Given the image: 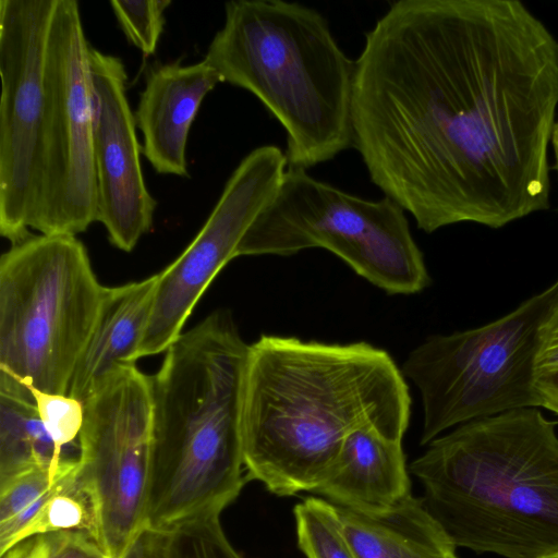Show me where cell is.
Instances as JSON below:
<instances>
[{
  "label": "cell",
  "instance_id": "obj_1",
  "mask_svg": "<svg viewBox=\"0 0 558 558\" xmlns=\"http://www.w3.org/2000/svg\"><path fill=\"white\" fill-rule=\"evenodd\" d=\"M353 145L418 229L549 206L558 41L517 0H400L355 60Z\"/></svg>",
  "mask_w": 558,
  "mask_h": 558
},
{
  "label": "cell",
  "instance_id": "obj_2",
  "mask_svg": "<svg viewBox=\"0 0 558 558\" xmlns=\"http://www.w3.org/2000/svg\"><path fill=\"white\" fill-rule=\"evenodd\" d=\"M410 393L388 352L264 335L248 345L241 399L247 480L277 496L315 490L347 437L373 426L402 440Z\"/></svg>",
  "mask_w": 558,
  "mask_h": 558
},
{
  "label": "cell",
  "instance_id": "obj_3",
  "mask_svg": "<svg viewBox=\"0 0 558 558\" xmlns=\"http://www.w3.org/2000/svg\"><path fill=\"white\" fill-rule=\"evenodd\" d=\"M409 469L457 547L504 558L558 553V435L538 408L461 424Z\"/></svg>",
  "mask_w": 558,
  "mask_h": 558
},
{
  "label": "cell",
  "instance_id": "obj_4",
  "mask_svg": "<svg viewBox=\"0 0 558 558\" xmlns=\"http://www.w3.org/2000/svg\"><path fill=\"white\" fill-rule=\"evenodd\" d=\"M248 345L232 314L217 310L167 349L151 376L145 527L221 513L247 481L241 399Z\"/></svg>",
  "mask_w": 558,
  "mask_h": 558
},
{
  "label": "cell",
  "instance_id": "obj_5",
  "mask_svg": "<svg viewBox=\"0 0 558 558\" xmlns=\"http://www.w3.org/2000/svg\"><path fill=\"white\" fill-rule=\"evenodd\" d=\"M204 60L279 121L288 167L307 170L353 145L355 60L317 10L281 0L229 1Z\"/></svg>",
  "mask_w": 558,
  "mask_h": 558
},
{
  "label": "cell",
  "instance_id": "obj_6",
  "mask_svg": "<svg viewBox=\"0 0 558 558\" xmlns=\"http://www.w3.org/2000/svg\"><path fill=\"white\" fill-rule=\"evenodd\" d=\"M106 288L76 235L11 244L0 259V393L68 396Z\"/></svg>",
  "mask_w": 558,
  "mask_h": 558
},
{
  "label": "cell",
  "instance_id": "obj_7",
  "mask_svg": "<svg viewBox=\"0 0 558 558\" xmlns=\"http://www.w3.org/2000/svg\"><path fill=\"white\" fill-rule=\"evenodd\" d=\"M404 209L385 196L369 201L288 167L282 182L241 240L235 257L289 256L320 247L390 294L429 284Z\"/></svg>",
  "mask_w": 558,
  "mask_h": 558
},
{
  "label": "cell",
  "instance_id": "obj_8",
  "mask_svg": "<svg viewBox=\"0 0 558 558\" xmlns=\"http://www.w3.org/2000/svg\"><path fill=\"white\" fill-rule=\"evenodd\" d=\"M557 304L558 277L507 315L430 336L408 355L402 374L421 395V445L477 418L539 408L534 385L539 332Z\"/></svg>",
  "mask_w": 558,
  "mask_h": 558
},
{
  "label": "cell",
  "instance_id": "obj_9",
  "mask_svg": "<svg viewBox=\"0 0 558 558\" xmlns=\"http://www.w3.org/2000/svg\"><path fill=\"white\" fill-rule=\"evenodd\" d=\"M89 44L75 0H57L45 51L44 172L32 229L76 235L97 221Z\"/></svg>",
  "mask_w": 558,
  "mask_h": 558
},
{
  "label": "cell",
  "instance_id": "obj_10",
  "mask_svg": "<svg viewBox=\"0 0 558 558\" xmlns=\"http://www.w3.org/2000/svg\"><path fill=\"white\" fill-rule=\"evenodd\" d=\"M80 476L96 508V541L122 558L145 529L150 468L151 377L119 367L83 403Z\"/></svg>",
  "mask_w": 558,
  "mask_h": 558
},
{
  "label": "cell",
  "instance_id": "obj_11",
  "mask_svg": "<svg viewBox=\"0 0 558 558\" xmlns=\"http://www.w3.org/2000/svg\"><path fill=\"white\" fill-rule=\"evenodd\" d=\"M57 0H0V233L31 236L44 172L45 51Z\"/></svg>",
  "mask_w": 558,
  "mask_h": 558
},
{
  "label": "cell",
  "instance_id": "obj_12",
  "mask_svg": "<svg viewBox=\"0 0 558 558\" xmlns=\"http://www.w3.org/2000/svg\"><path fill=\"white\" fill-rule=\"evenodd\" d=\"M286 154L275 145L250 151L236 166L206 222L159 274L137 360L162 352L183 327L213 279L233 258L246 231L276 195L286 170Z\"/></svg>",
  "mask_w": 558,
  "mask_h": 558
},
{
  "label": "cell",
  "instance_id": "obj_13",
  "mask_svg": "<svg viewBox=\"0 0 558 558\" xmlns=\"http://www.w3.org/2000/svg\"><path fill=\"white\" fill-rule=\"evenodd\" d=\"M89 72L97 221L105 226L112 245L131 252L150 231L157 202L143 177L123 62L90 47Z\"/></svg>",
  "mask_w": 558,
  "mask_h": 558
},
{
  "label": "cell",
  "instance_id": "obj_14",
  "mask_svg": "<svg viewBox=\"0 0 558 558\" xmlns=\"http://www.w3.org/2000/svg\"><path fill=\"white\" fill-rule=\"evenodd\" d=\"M206 61L150 69L135 112L143 134L142 151L159 174L187 177L186 143L205 96L221 83Z\"/></svg>",
  "mask_w": 558,
  "mask_h": 558
},
{
  "label": "cell",
  "instance_id": "obj_15",
  "mask_svg": "<svg viewBox=\"0 0 558 558\" xmlns=\"http://www.w3.org/2000/svg\"><path fill=\"white\" fill-rule=\"evenodd\" d=\"M401 441L373 426L354 430L344 440L332 473L315 494L356 511L390 509L412 495Z\"/></svg>",
  "mask_w": 558,
  "mask_h": 558
},
{
  "label": "cell",
  "instance_id": "obj_16",
  "mask_svg": "<svg viewBox=\"0 0 558 558\" xmlns=\"http://www.w3.org/2000/svg\"><path fill=\"white\" fill-rule=\"evenodd\" d=\"M159 274L107 287L92 337L71 379V398L84 403L119 367L135 364L150 316Z\"/></svg>",
  "mask_w": 558,
  "mask_h": 558
},
{
  "label": "cell",
  "instance_id": "obj_17",
  "mask_svg": "<svg viewBox=\"0 0 558 558\" xmlns=\"http://www.w3.org/2000/svg\"><path fill=\"white\" fill-rule=\"evenodd\" d=\"M336 507L356 558H459L421 498L410 495L377 513Z\"/></svg>",
  "mask_w": 558,
  "mask_h": 558
},
{
  "label": "cell",
  "instance_id": "obj_18",
  "mask_svg": "<svg viewBox=\"0 0 558 558\" xmlns=\"http://www.w3.org/2000/svg\"><path fill=\"white\" fill-rule=\"evenodd\" d=\"M81 449L61 446L36 403L0 393V481L38 466L80 461Z\"/></svg>",
  "mask_w": 558,
  "mask_h": 558
},
{
  "label": "cell",
  "instance_id": "obj_19",
  "mask_svg": "<svg viewBox=\"0 0 558 558\" xmlns=\"http://www.w3.org/2000/svg\"><path fill=\"white\" fill-rule=\"evenodd\" d=\"M78 464L38 466L0 481V555L23 541L54 487Z\"/></svg>",
  "mask_w": 558,
  "mask_h": 558
},
{
  "label": "cell",
  "instance_id": "obj_20",
  "mask_svg": "<svg viewBox=\"0 0 558 558\" xmlns=\"http://www.w3.org/2000/svg\"><path fill=\"white\" fill-rule=\"evenodd\" d=\"M58 531H84L96 537V508L80 476V464L54 487L38 515L24 532L23 541Z\"/></svg>",
  "mask_w": 558,
  "mask_h": 558
},
{
  "label": "cell",
  "instance_id": "obj_21",
  "mask_svg": "<svg viewBox=\"0 0 558 558\" xmlns=\"http://www.w3.org/2000/svg\"><path fill=\"white\" fill-rule=\"evenodd\" d=\"M293 514L298 547L306 558H356L333 504L307 497L295 505Z\"/></svg>",
  "mask_w": 558,
  "mask_h": 558
},
{
  "label": "cell",
  "instance_id": "obj_22",
  "mask_svg": "<svg viewBox=\"0 0 558 558\" xmlns=\"http://www.w3.org/2000/svg\"><path fill=\"white\" fill-rule=\"evenodd\" d=\"M219 517L208 512L165 530L166 558H242L227 538Z\"/></svg>",
  "mask_w": 558,
  "mask_h": 558
},
{
  "label": "cell",
  "instance_id": "obj_23",
  "mask_svg": "<svg viewBox=\"0 0 558 558\" xmlns=\"http://www.w3.org/2000/svg\"><path fill=\"white\" fill-rule=\"evenodd\" d=\"M170 0H112V12L129 43L145 57L155 53Z\"/></svg>",
  "mask_w": 558,
  "mask_h": 558
},
{
  "label": "cell",
  "instance_id": "obj_24",
  "mask_svg": "<svg viewBox=\"0 0 558 558\" xmlns=\"http://www.w3.org/2000/svg\"><path fill=\"white\" fill-rule=\"evenodd\" d=\"M43 421L63 447L81 449L80 435L83 425V403L70 396L33 392Z\"/></svg>",
  "mask_w": 558,
  "mask_h": 558
},
{
  "label": "cell",
  "instance_id": "obj_25",
  "mask_svg": "<svg viewBox=\"0 0 558 558\" xmlns=\"http://www.w3.org/2000/svg\"><path fill=\"white\" fill-rule=\"evenodd\" d=\"M47 558H108L97 541L84 531H58L43 534Z\"/></svg>",
  "mask_w": 558,
  "mask_h": 558
},
{
  "label": "cell",
  "instance_id": "obj_26",
  "mask_svg": "<svg viewBox=\"0 0 558 558\" xmlns=\"http://www.w3.org/2000/svg\"><path fill=\"white\" fill-rule=\"evenodd\" d=\"M558 366V304L546 318L539 332L536 367Z\"/></svg>",
  "mask_w": 558,
  "mask_h": 558
},
{
  "label": "cell",
  "instance_id": "obj_27",
  "mask_svg": "<svg viewBox=\"0 0 558 558\" xmlns=\"http://www.w3.org/2000/svg\"><path fill=\"white\" fill-rule=\"evenodd\" d=\"M165 530L145 527L122 558H166Z\"/></svg>",
  "mask_w": 558,
  "mask_h": 558
},
{
  "label": "cell",
  "instance_id": "obj_28",
  "mask_svg": "<svg viewBox=\"0 0 558 558\" xmlns=\"http://www.w3.org/2000/svg\"><path fill=\"white\" fill-rule=\"evenodd\" d=\"M534 385L539 407L558 415V366L537 369Z\"/></svg>",
  "mask_w": 558,
  "mask_h": 558
},
{
  "label": "cell",
  "instance_id": "obj_29",
  "mask_svg": "<svg viewBox=\"0 0 558 558\" xmlns=\"http://www.w3.org/2000/svg\"><path fill=\"white\" fill-rule=\"evenodd\" d=\"M1 558H47L45 536L35 535L13 546Z\"/></svg>",
  "mask_w": 558,
  "mask_h": 558
},
{
  "label": "cell",
  "instance_id": "obj_30",
  "mask_svg": "<svg viewBox=\"0 0 558 558\" xmlns=\"http://www.w3.org/2000/svg\"><path fill=\"white\" fill-rule=\"evenodd\" d=\"M551 145L555 155L556 169L558 171V121L555 123L553 129Z\"/></svg>",
  "mask_w": 558,
  "mask_h": 558
},
{
  "label": "cell",
  "instance_id": "obj_31",
  "mask_svg": "<svg viewBox=\"0 0 558 558\" xmlns=\"http://www.w3.org/2000/svg\"><path fill=\"white\" fill-rule=\"evenodd\" d=\"M543 558H558V553L554 554V555H549V556L543 557Z\"/></svg>",
  "mask_w": 558,
  "mask_h": 558
}]
</instances>
